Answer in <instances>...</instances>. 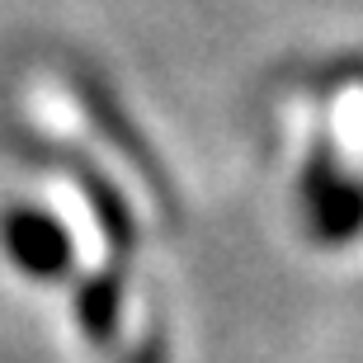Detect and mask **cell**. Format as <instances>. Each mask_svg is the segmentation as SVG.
<instances>
[{
	"label": "cell",
	"instance_id": "6da1fadb",
	"mask_svg": "<svg viewBox=\"0 0 363 363\" xmlns=\"http://www.w3.org/2000/svg\"><path fill=\"white\" fill-rule=\"evenodd\" d=\"M0 241L10 250V259L33 279H57L71 264V241L48 213L38 208H10L0 217Z\"/></svg>",
	"mask_w": 363,
	"mask_h": 363
},
{
	"label": "cell",
	"instance_id": "3957f363",
	"mask_svg": "<svg viewBox=\"0 0 363 363\" xmlns=\"http://www.w3.org/2000/svg\"><path fill=\"white\" fill-rule=\"evenodd\" d=\"M113 316H118V293L108 288V283H90L81 293V321L90 335L104 340L108 330H113Z\"/></svg>",
	"mask_w": 363,
	"mask_h": 363
},
{
	"label": "cell",
	"instance_id": "7a4b0ae2",
	"mask_svg": "<svg viewBox=\"0 0 363 363\" xmlns=\"http://www.w3.org/2000/svg\"><path fill=\"white\" fill-rule=\"evenodd\" d=\"M311 208L325 241H345L363 227V189H354L350 179H321L311 189Z\"/></svg>",
	"mask_w": 363,
	"mask_h": 363
}]
</instances>
